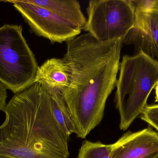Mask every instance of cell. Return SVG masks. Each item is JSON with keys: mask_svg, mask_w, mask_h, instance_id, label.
Wrapping results in <instances>:
<instances>
[{"mask_svg": "<svg viewBox=\"0 0 158 158\" xmlns=\"http://www.w3.org/2000/svg\"><path fill=\"white\" fill-rule=\"evenodd\" d=\"M0 2L13 4L34 33L52 43L67 42L77 37L81 32V29L71 22L28 0Z\"/></svg>", "mask_w": 158, "mask_h": 158, "instance_id": "6", "label": "cell"}, {"mask_svg": "<svg viewBox=\"0 0 158 158\" xmlns=\"http://www.w3.org/2000/svg\"><path fill=\"white\" fill-rule=\"evenodd\" d=\"M140 118L158 133V104L147 105L140 115Z\"/></svg>", "mask_w": 158, "mask_h": 158, "instance_id": "13", "label": "cell"}, {"mask_svg": "<svg viewBox=\"0 0 158 158\" xmlns=\"http://www.w3.org/2000/svg\"><path fill=\"white\" fill-rule=\"evenodd\" d=\"M110 145L101 142L85 141L79 150L78 158H112L110 156ZM146 158H158V154Z\"/></svg>", "mask_w": 158, "mask_h": 158, "instance_id": "12", "label": "cell"}, {"mask_svg": "<svg viewBox=\"0 0 158 158\" xmlns=\"http://www.w3.org/2000/svg\"><path fill=\"white\" fill-rule=\"evenodd\" d=\"M123 43L100 42L89 33L67 42L63 58L70 67L71 79L62 94L79 138L85 139L103 119L106 102L117 83Z\"/></svg>", "mask_w": 158, "mask_h": 158, "instance_id": "1", "label": "cell"}, {"mask_svg": "<svg viewBox=\"0 0 158 158\" xmlns=\"http://www.w3.org/2000/svg\"><path fill=\"white\" fill-rule=\"evenodd\" d=\"M119 70L115 102L120 117V129L125 131L142 114L158 83V61L140 51L133 56H123Z\"/></svg>", "mask_w": 158, "mask_h": 158, "instance_id": "3", "label": "cell"}, {"mask_svg": "<svg viewBox=\"0 0 158 158\" xmlns=\"http://www.w3.org/2000/svg\"><path fill=\"white\" fill-rule=\"evenodd\" d=\"M135 9L134 28L123 42L134 45L137 53L143 51L158 61V0L147 9Z\"/></svg>", "mask_w": 158, "mask_h": 158, "instance_id": "7", "label": "cell"}, {"mask_svg": "<svg viewBox=\"0 0 158 158\" xmlns=\"http://www.w3.org/2000/svg\"><path fill=\"white\" fill-rule=\"evenodd\" d=\"M47 90L51 96L54 115L60 127L68 136L77 134L76 126L62 93L56 90Z\"/></svg>", "mask_w": 158, "mask_h": 158, "instance_id": "11", "label": "cell"}, {"mask_svg": "<svg viewBox=\"0 0 158 158\" xmlns=\"http://www.w3.org/2000/svg\"><path fill=\"white\" fill-rule=\"evenodd\" d=\"M83 29L104 43L124 39L134 28L135 9L131 0H93Z\"/></svg>", "mask_w": 158, "mask_h": 158, "instance_id": "5", "label": "cell"}, {"mask_svg": "<svg viewBox=\"0 0 158 158\" xmlns=\"http://www.w3.org/2000/svg\"><path fill=\"white\" fill-rule=\"evenodd\" d=\"M21 25L0 27V82L17 93L35 81L39 66Z\"/></svg>", "mask_w": 158, "mask_h": 158, "instance_id": "4", "label": "cell"}, {"mask_svg": "<svg viewBox=\"0 0 158 158\" xmlns=\"http://www.w3.org/2000/svg\"><path fill=\"white\" fill-rule=\"evenodd\" d=\"M7 88L0 82V111L4 110L7 97Z\"/></svg>", "mask_w": 158, "mask_h": 158, "instance_id": "14", "label": "cell"}, {"mask_svg": "<svg viewBox=\"0 0 158 158\" xmlns=\"http://www.w3.org/2000/svg\"><path fill=\"white\" fill-rule=\"evenodd\" d=\"M0 125V158H68L69 136L55 117L49 92L34 82L15 94Z\"/></svg>", "mask_w": 158, "mask_h": 158, "instance_id": "2", "label": "cell"}, {"mask_svg": "<svg viewBox=\"0 0 158 158\" xmlns=\"http://www.w3.org/2000/svg\"><path fill=\"white\" fill-rule=\"evenodd\" d=\"M71 71L64 58L47 59L39 66L34 82L47 89L64 92L70 84Z\"/></svg>", "mask_w": 158, "mask_h": 158, "instance_id": "9", "label": "cell"}, {"mask_svg": "<svg viewBox=\"0 0 158 158\" xmlns=\"http://www.w3.org/2000/svg\"><path fill=\"white\" fill-rule=\"evenodd\" d=\"M156 90V97H155V102H158V83L156 85L155 87Z\"/></svg>", "mask_w": 158, "mask_h": 158, "instance_id": "15", "label": "cell"}, {"mask_svg": "<svg viewBox=\"0 0 158 158\" xmlns=\"http://www.w3.org/2000/svg\"><path fill=\"white\" fill-rule=\"evenodd\" d=\"M112 158H146L158 154V133L151 126L136 132L129 131L110 145Z\"/></svg>", "mask_w": 158, "mask_h": 158, "instance_id": "8", "label": "cell"}, {"mask_svg": "<svg viewBox=\"0 0 158 158\" xmlns=\"http://www.w3.org/2000/svg\"><path fill=\"white\" fill-rule=\"evenodd\" d=\"M29 2L43 7L83 29L86 19L76 0H28Z\"/></svg>", "mask_w": 158, "mask_h": 158, "instance_id": "10", "label": "cell"}]
</instances>
